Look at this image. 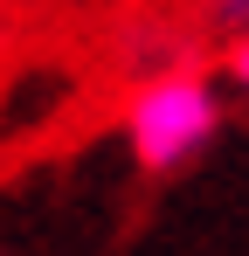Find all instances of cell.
<instances>
[{"instance_id":"cell-1","label":"cell","mask_w":249,"mask_h":256,"mask_svg":"<svg viewBox=\"0 0 249 256\" xmlns=\"http://www.w3.org/2000/svg\"><path fill=\"white\" fill-rule=\"evenodd\" d=\"M222 118H228L222 84L208 70H194V62L187 70H160V76H138L124 90V104H118V132H124L132 160L146 173H173L187 160H201L214 146V132H222Z\"/></svg>"},{"instance_id":"cell-2","label":"cell","mask_w":249,"mask_h":256,"mask_svg":"<svg viewBox=\"0 0 249 256\" xmlns=\"http://www.w3.org/2000/svg\"><path fill=\"white\" fill-rule=\"evenodd\" d=\"M201 21L214 28V35L242 42V35H249V0H201Z\"/></svg>"},{"instance_id":"cell-3","label":"cell","mask_w":249,"mask_h":256,"mask_svg":"<svg viewBox=\"0 0 249 256\" xmlns=\"http://www.w3.org/2000/svg\"><path fill=\"white\" fill-rule=\"evenodd\" d=\"M222 76H228V84H236V90L249 97V35H242V42H228V48H222Z\"/></svg>"}]
</instances>
